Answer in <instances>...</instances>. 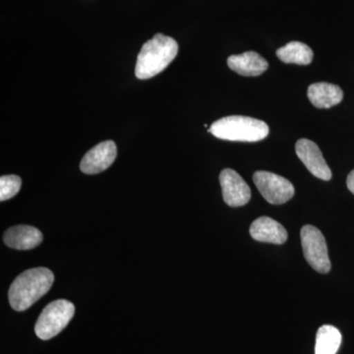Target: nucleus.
Here are the masks:
<instances>
[{"mask_svg": "<svg viewBox=\"0 0 354 354\" xmlns=\"http://www.w3.org/2000/svg\"><path fill=\"white\" fill-rule=\"evenodd\" d=\"M252 239L266 243L283 244L288 239L286 228L269 216H261L250 227Z\"/></svg>", "mask_w": 354, "mask_h": 354, "instance_id": "11", "label": "nucleus"}, {"mask_svg": "<svg viewBox=\"0 0 354 354\" xmlns=\"http://www.w3.org/2000/svg\"><path fill=\"white\" fill-rule=\"evenodd\" d=\"M341 344V332L334 326L324 325L317 332L315 354H335Z\"/></svg>", "mask_w": 354, "mask_h": 354, "instance_id": "15", "label": "nucleus"}, {"mask_svg": "<svg viewBox=\"0 0 354 354\" xmlns=\"http://www.w3.org/2000/svg\"><path fill=\"white\" fill-rule=\"evenodd\" d=\"M178 53V44L171 37L157 34L147 41L137 58L135 75L141 80L153 78L164 71Z\"/></svg>", "mask_w": 354, "mask_h": 354, "instance_id": "2", "label": "nucleus"}, {"mask_svg": "<svg viewBox=\"0 0 354 354\" xmlns=\"http://www.w3.org/2000/svg\"><path fill=\"white\" fill-rule=\"evenodd\" d=\"M308 99L318 109H330L344 99V92L339 86L330 83H315L309 86Z\"/></svg>", "mask_w": 354, "mask_h": 354, "instance_id": "13", "label": "nucleus"}, {"mask_svg": "<svg viewBox=\"0 0 354 354\" xmlns=\"http://www.w3.org/2000/svg\"><path fill=\"white\" fill-rule=\"evenodd\" d=\"M55 276L46 268H32L19 274L9 288V304L16 311H25L50 291Z\"/></svg>", "mask_w": 354, "mask_h": 354, "instance_id": "1", "label": "nucleus"}, {"mask_svg": "<svg viewBox=\"0 0 354 354\" xmlns=\"http://www.w3.org/2000/svg\"><path fill=\"white\" fill-rule=\"evenodd\" d=\"M118 149L113 141H104L97 144L82 158L81 171L86 174H97L106 171L115 160Z\"/></svg>", "mask_w": 354, "mask_h": 354, "instance_id": "9", "label": "nucleus"}, {"mask_svg": "<svg viewBox=\"0 0 354 354\" xmlns=\"http://www.w3.org/2000/svg\"><path fill=\"white\" fill-rule=\"evenodd\" d=\"M220 183L223 201L228 206L236 208L250 201L251 190L248 184L234 169H223L220 174Z\"/></svg>", "mask_w": 354, "mask_h": 354, "instance_id": "7", "label": "nucleus"}, {"mask_svg": "<svg viewBox=\"0 0 354 354\" xmlns=\"http://www.w3.org/2000/svg\"><path fill=\"white\" fill-rule=\"evenodd\" d=\"M295 152L307 169L317 178L328 181L332 178V171L326 162L320 148L308 139H300L295 145Z\"/></svg>", "mask_w": 354, "mask_h": 354, "instance_id": "8", "label": "nucleus"}, {"mask_svg": "<svg viewBox=\"0 0 354 354\" xmlns=\"http://www.w3.org/2000/svg\"><path fill=\"white\" fill-rule=\"evenodd\" d=\"M253 181L266 201L281 205L290 201L295 195V187L285 177L269 171H256Z\"/></svg>", "mask_w": 354, "mask_h": 354, "instance_id": "6", "label": "nucleus"}, {"mask_svg": "<svg viewBox=\"0 0 354 354\" xmlns=\"http://www.w3.org/2000/svg\"><path fill=\"white\" fill-rule=\"evenodd\" d=\"M75 313V307L71 302L58 299L51 302L39 315L35 332L44 341L53 339L68 325Z\"/></svg>", "mask_w": 354, "mask_h": 354, "instance_id": "4", "label": "nucleus"}, {"mask_svg": "<svg viewBox=\"0 0 354 354\" xmlns=\"http://www.w3.org/2000/svg\"><path fill=\"white\" fill-rule=\"evenodd\" d=\"M230 69L242 76H259L268 69L267 60L255 51H247L242 55H232L227 58Z\"/></svg>", "mask_w": 354, "mask_h": 354, "instance_id": "12", "label": "nucleus"}, {"mask_svg": "<svg viewBox=\"0 0 354 354\" xmlns=\"http://www.w3.org/2000/svg\"><path fill=\"white\" fill-rule=\"evenodd\" d=\"M277 57L285 64L308 65L313 60V51L307 44L290 41L277 50Z\"/></svg>", "mask_w": 354, "mask_h": 354, "instance_id": "14", "label": "nucleus"}, {"mask_svg": "<svg viewBox=\"0 0 354 354\" xmlns=\"http://www.w3.org/2000/svg\"><path fill=\"white\" fill-rule=\"evenodd\" d=\"M22 180L17 176H3L0 178V201L3 202L17 195Z\"/></svg>", "mask_w": 354, "mask_h": 354, "instance_id": "16", "label": "nucleus"}, {"mask_svg": "<svg viewBox=\"0 0 354 354\" xmlns=\"http://www.w3.org/2000/svg\"><path fill=\"white\" fill-rule=\"evenodd\" d=\"M43 234L30 225H16L7 230L3 241L7 246L17 250H31L43 241Z\"/></svg>", "mask_w": 354, "mask_h": 354, "instance_id": "10", "label": "nucleus"}, {"mask_svg": "<svg viewBox=\"0 0 354 354\" xmlns=\"http://www.w3.org/2000/svg\"><path fill=\"white\" fill-rule=\"evenodd\" d=\"M264 121L248 116L230 115L215 121L209 132L218 139L235 142H258L269 135Z\"/></svg>", "mask_w": 354, "mask_h": 354, "instance_id": "3", "label": "nucleus"}, {"mask_svg": "<svg viewBox=\"0 0 354 354\" xmlns=\"http://www.w3.org/2000/svg\"><path fill=\"white\" fill-rule=\"evenodd\" d=\"M346 184H348V188L351 193L354 194V169L351 174H348V180H346Z\"/></svg>", "mask_w": 354, "mask_h": 354, "instance_id": "17", "label": "nucleus"}, {"mask_svg": "<svg viewBox=\"0 0 354 354\" xmlns=\"http://www.w3.org/2000/svg\"><path fill=\"white\" fill-rule=\"evenodd\" d=\"M304 255L308 264L321 274L330 271L327 243L322 232L313 225H304L300 232Z\"/></svg>", "mask_w": 354, "mask_h": 354, "instance_id": "5", "label": "nucleus"}]
</instances>
